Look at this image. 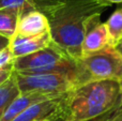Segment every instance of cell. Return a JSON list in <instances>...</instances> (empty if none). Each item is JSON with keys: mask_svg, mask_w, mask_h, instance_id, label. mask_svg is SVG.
Instances as JSON below:
<instances>
[{"mask_svg": "<svg viewBox=\"0 0 122 121\" xmlns=\"http://www.w3.org/2000/svg\"><path fill=\"white\" fill-rule=\"evenodd\" d=\"M30 5L47 18L54 44L77 61L87 30L109 4L102 0H30Z\"/></svg>", "mask_w": 122, "mask_h": 121, "instance_id": "1", "label": "cell"}, {"mask_svg": "<svg viewBox=\"0 0 122 121\" xmlns=\"http://www.w3.org/2000/svg\"><path fill=\"white\" fill-rule=\"evenodd\" d=\"M120 105V85L117 81H97L77 85L60 99L51 121L94 119Z\"/></svg>", "mask_w": 122, "mask_h": 121, "instance_id": "2", "label": "cell"}, {"mask_svg": "<svg viewBox=\"0 0 122 121\" xmlns=\"http://www.w3.org/2000/svg\"><path fill=\"white\" fill-rule=\"evenodd\" d=\"M97 81H122V56L109 46L76 61L77 85Z\"/></svg>", "mask_w": 122, "mask_h": 121, "instance_id": "3", "label": "cell"}, {"mask_svg": "<svg viewBox=\"0 0 122 121\" xmlns=\"http://www.w3.org/2000/svg\"><path fill=\"white\" fill-rule=\"evenodd\" d=\"M13 69L18 73H62L76 81V61L54 43L36 53L15 58Z\"/></svg>", "mask_w": 122, "mask_h": 121, "instance_id": "4", "label": "cell"}, {"mask_svg": "<svg viewBox=\"0 0 122 121\" xmlns=\"http://www.w3.org/2000/svg\"><path fill=\"white\" fill-rule=\"evenodd\" d=\"M14 73L20 93L39 92L60 98L77 86L73 76L62 73Z\"/></svg>", "mask_w": 122, "mask_h": 121, "instance_id": "5", "label": "cell"}, {"mask_svg": "<svg viewBox=\"0 0 122 121\" xmlns=\"http://www.w3.org/2000/svg\"><path fill=\"white\" fill-rule=\"evenodd\" d=\"M51 43L53 41H51L49 31L33 36L15 35L10 41V49L15 59V58L24 57V56L36 53V51L49 46Z\"/></svg>", "mask_w": 122, "mask_h": 121, "instance_id": "6", "label": "cell"}, {"mask_svg": "<svg viewBox=\"0 0 122 121\" xmlns=\"http://www.w3.org/2000/svg\"><path fill=\"white\" fill-rule=\"evenodd\" d=\"M109 46L112 44L107 27L105 23H101L99 19L89 27L85 34L81 43V57L97 53Z\"/></svg>", "mask_w": 122, "mask_h": 121, "instance_id": "7", "label": "cell"}, {"mask_svg": "<svg viewBox=\"0 0 122 121\" xmlns=\"http://www.w3.org/2000/svg\"><path fill=\"white\" fill-rule=\"evenodd\" d=\"M62 96L36 103L26 108L24 111H21L12 121H51L57 114L60 99Z\"/></svg>", "mask_w": 122, "mask_h": 121, "instance_id": "8", "label": "cell"}, {"mask_svg": "<svg viewBox=\"0 0 122 121\" xmlns=\"http://www.w3.org/2000/svg\"><path fill=\"white\" fill-rule=\"evenodd\" d=\"M47 31H49L47 18L38 11H31L20 16L15 35L33 36Z\"/></svg>", "mask_w": 122, "mask_h": 121, "instance_id": "9", "label": "cell"}, {"mask_svg": "<svg viewBox=\"0 0 122 121\" xmlns=\"http://www.w3.org/2000/svg\"><path fill=\"white\" fill-rule=\"evenodd\" d=\"M51 99H56L53 96L42 94L39 92H28V93H19V96L13 101L5 111L3 117L0 121H12L15 117L19 115L21 111H24L29 106L40 103L43 101L51 100Z\"/></svg>", "mask_w": 122, "mask_h": 121, "instance_id": "10", "label": "cell"}, {"mask_svg": "<svg viewBox=\"0 0 122 121\" xmlns=\"http://www.w3.org/2000/svg\"><path fill=\"white\" fill-rule=\"evenodd\" d=\"M21 12L14 8H0V35L12 40L16 34Z\"/></svg>", "mask_w": 122, "mask_h": 121, "instance_id": "11", "label": "cell"}, {"mask_svg": "<svg viewBox=\"0 0 122 121\" xmlns=\"http://www.w3.org/2000/svg\"><path fill=\"white\" fill-rule=\"evenodd\" d=\"M19 89L17 86L15 73L3 84L0 86V120L2 119L5 111L10 104L19 96Z\"/></svg>", "mask_w": 122, "mask_h": 121, "instance_id": "12", "label": "cell"}, {"mask_svg": "<svg viewBox=\"0 0 122 121\" xmlns=\"http://www.w3.org/2000/svg\"><path fill=\"white\" fill-rule=\"evenodd\" d=\"M109 34L110 44L115 47L122 38V6L116 10L105 23Z\"/></svg>", "mask_w": 122, "mask_h": 121, "instance_id": "13", "label": "cell"}, {"mask_svg": "<svg viewBox=\"0 0 122 121\" xmlns=\"http://www.w3.org/2000/svg\"><path fill=\"white\" fill-rule=\"evenodd\" d=\"M13 62H14V57L9 45L6 48L0 50V70L13 66Z\"/></svg>", "mask_w": 122, "mask_h": 121, "instance_id": "14", "label": "cell"}, {"mask_svg": "<svg viewBox=\"0 0 122 121\" xmlns=\"http://www.w3.org/2000/svg\"><path fill=\"white\" fill-rule=\"evenodd\" d=\"M13 73H14V69H13V66L0 70V86L3 85V84L5 83L11 76H12Z\"/></svg>", "mask_w": 122, "mask_h": 121, "instance_id": "15", "label": "cell"}, {"mask_svg": "<svg viewBox=\"0 0 122 121\" xmlns=\"http://www.w3.org/2000/svg\"><path fill=\"white\" fill-rule=\"evenodd\" d=\"M120 106V105H119ZM119 106H117V107H115L114 109H112V111H109L108 113H106V114H104L103 116H100V117H97V118H94V119H90V120H86V121H107L108 119H109L110 117H112V115L115 114V111L118 109V107Z\"/></svg>", "mask_w": 122, "mask_h": 121, "instance_id": "16", "label": "cell"}, {"mask_svg": "<svg viewBox=\"0 0 122 121\" xmlns=\"http://www.w3.org/2000/svg\"><path fill=\"white\" fill-rule=\"evenodd\" d=\"M107 121H122V106L121 105L118 107V109L115 111V114Z\"/></svg>", "mask_w": 122, "mask_h": 121, "instance_id": "17", "label": "cell"}, {"mask_svg": "<svg viewBox=\"0 0 122 121\" xmlns=\"http://www.w3.org/2000/svg\"><path fill=\"white\" fill-rule=\"evenodd\" d=\"M9 45H10V40H8V39H5V38L0 35V50L6 48Z\"/></svg>", "mask_w": 122, "mask_h": 121, "instance_id": "18", "label": "cell"}, {"mask_svg": "<svg viewBox=\"0 0 122 121\" xmlns=\"http://www.w3.org/2000/svg\"><path fill=\"white\" fill-rule=\"evenodd\" d=\"M115 48H116V50L122 56V38H121V40L118 42V44L115 46Z\"/></svg>", "mask_w": 122, "mask_h": 121, "instance_id": "19", "label": "cell"}, {"mask_svg": "<svg viewBox=\"0 0 122 121\" xmlns=\"http://www.w3.org/2000/svg\"><path fill=\"white\" fill-rule=\"evenodd\" d=\"M102 1L108 3L109 5H112V3H122V0H102Z\"/></svg>", "mask_w": 122, "mask_h": 121, "instance_id": "20", "label": "cell"}, {"mask_svg": "<svg viewBox=\"0 0 122 121\" xmlns=\"http://www.w3.org/2000/svg\"><path fill=\"white\" fill-rule=\"evenodd\" d=\"M119 85H120V105L122 106V81H119Z\"/></svg>", "mask_w": 122, "mask_h": 121, "instance_id": "21", "label": "cell"}, {"mask_svg": "<svg viewBox=\"0 0 122 121\" xmlns=\"http://www.w3.org/2000/svg\"><path fill=\"white\" fill-rule=\"evenodd\" d=\"M43 121H48V120H43Z\"/></svg>", "mask_w": 122, "mask_h": 121, "instance_id": "22", "label": "cell"}]
</instances>
